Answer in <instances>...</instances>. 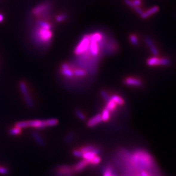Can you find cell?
Returning a JSON list of instances; mask_svg holds the SVG:
<instances>
[{
    "label": "cell",
    "mask_w": 176,
    "mask_h": 176,
    "mask_svg": "<svg viewBox=\"0 0 176 176\" xmlns=\"http://www.w3.org/2000/svg\"><path fill=\"white\" fill-rule=\"evenodd\" d=\"M124 152V151H123ZM126 156L127 163H129L132 168L140 170L151 169L154 165L155 161L153 157L148 152L143 149H137L135 150L132 153H128L127 152H124ZM148 172V171H147Z\"/></svg>",
    "instance_id": "1"
},
{
    "label": "cell",
    "mask_w": 176,
    "mask_h": 176,
    "mask_svg": "<svg viewBox=\"0 0 176 176\" xmlns=\"http://www.w3.org/2000/svg\"><path fill=\"white\" fill-rule=\"evenodd\" d=\"M58 124V120L56 118H49L47 120H34L23 121L17 122L15 126L21 129L33 128L35 129H43L47 127H53Z\"/></svg>",
    "instance_id": "2"
},
{
    "label": "cell",
    "mask_w": 176,
    "mask_h": 176,
    "mask_svg": "<svg viewBox=\"0 0 176 176\" xmlns=\"http://www.w3.org/2000/svg\"><path fill=\"white\" fill-rule=\"evenodd\" d=\"M32 33L34 40L40 44H47L51 42L53 37L52 29L42 27L37 23Z\"/></svg>",
    "instance_id": "3"
},
{
    "label": "cell",
    "mask_w": 176,
    "mask_h": 176,
    "mask_svg": "<svg viewBox=\"0 0 176 176\" xmlns=\"http://www.w3.org/2000/svg\"><path fill=\"white\" fill-rule=\"evenodd\" d=\"M51 8V2H44L34 7L32 10V14L39 19L46 20L50 15Z\"/></svg>",
    "instance_id": "4"
},
{
    "label": "cell",
    "mask_w": 176,
    "mask_h": 176,
    "mask_svg": "<svg viewBox=\"0 0 176 176\" xmlns=\"http://www.w3.org/2000/svg\"><path fill=\"white\" fill-rule=\"evenodd\" d=\"M90 45V40L89 34L84 35L78 43L74 50V53L76 55H81L87 53L89 50Z\"/></svg>",
    "instance_id": "5"
},
{
    "label": "cell",
    "mask_w": 176,
    "mask_h": 176,
    "mask_svg": "<svg viewBox=\"0 0 176 176\" xmlns=\"http://www.w3.org/2000/svg\"><path fill=\"white\" fill-rule=\"evenodd\" d=\"M146 63L149 67H155L160 65L165 66L169 65L170 61L167 58H160L157 56H153L148 59Z\"/></svg>",
    "instance_id": "6"
},
{
    "label": "cell",
    "mask_w": 176,
    "mask_h": 176,
    "mask_svg": "<svg viewBox=\"0 0 176 176\" xmlns=\"http://www.w3.org/2000/svg\"><path fill=\"white\" fill-rule=\"evenodd\" d=\"M19 85H20L21 92L24 96V100H25V101L26 102V104H27V105L29 107L33 108L34 106L33 102L30 95H29V90H28L26 83L24 81H21Z\"/></svg>",
    "instance_id": "7"
},
{
    "label": "cell",
    "mask_w": 176,
    "mask_h": 176,
    "mask_svg": "<svg viewBox=\"0 0 176 176\" xmlns=\"http://www.w3.org/2000/svg\"><path fill=\"white\" fill-rule=\"evenodd\" d=\"M75 172L72 167L67 165H62L56 169L57 176H73Z\"/></svg>",
    "instance_id": "8"
},
{
    "label": "cell",
    "mask_w": 176,
    "mask_h": 176,
    "mask_svg": "<svg viewBox=\"0 0 176 176\" xmlns=\"http://www.w3.org/2000/svg\"><path fill=\"white\" fill-rule=\"evenodd\" d=\"M61 75L67 78H73L74 76L73 69L70 68V66L67 63H64L62 64L61 67Z\"/></svg>",
    "instance_id": "9"
},
{
    "label": "cell",
    "mask_w": 176,
    "mask_h": 176,
    "mask_svg": "<svg viewBox=\"0 0 176 176\" xmlns=\"http://www.w3.org/2000/svg\"><path fill=\"white\" fill-rule=\"evenodd\" d=\"M123 83L125 85L129 87H140L142 85V82L141 80L133 77H129L126 78L124 80Z\"/></svg>",
    "instance_id": "10"
},
{
    "label": "cell",
    "mask_w": 176,
    "mask_h": 176,
    "mask_svg": "<svg viewBox=\"0 0 176 176\" xmlns=\"http://www.w3.org/2000/svg\"><path fill=\"white\" fill-rule=\"evenodd\" d=\"M101 48L98 42L90 40V45L89 48V52L92 56L97 57L100 53Z\"/></svg>",
    "instance_id": "11"
},
{
    "label": "cell",
    "mask_w": 176,
    "mask_h": 176,
    "mask_svg": "<svg viewBox=\"0 0 176 176\" xmlns=\"http://www.w3.org/2000/svg\"><path fill=\"white\" fill-rule=\"evenodd\" d=\"M102 118L101 114H97L94 117L90 118L87 121V126L89 128H93L98 125L102 122Z\"/></svg>",
    "instance_id": "12"
},
{
    "label": "cell",
    "mask_w": 176,
    "mask_h": 176,
    "mask_svg": "<svg viewBox=\"0 0 176 176\" xmlns=\"http://www.w3.org/2000/svg\"><path fill=\"white\" fill-rule=\"evenodd\" d=\"M159 11V7L157 6L151 7L146 11H143L142 15L141 16V17L142 19H146L153 16V14H156Z\"/></svg>",
    "instance_id": "13"
},
{
    "label": "cell",
    "mask_w": 176,
    "mask_h": 176,
    "mask_svg": "<svg viewBox=\"0 0 176 176\" xmlns=\"http://www.w3.org/2000/svg\"><path fill=\"white\" fill-rule=\"evenodd\" d=\"M88 164L89 163L88 161L84 159L80 162L77 163L74 165V166L72 167V168L75 173H80L88 166Z\"/></svg>",
    "instance_id": "14"
},
{
    "label": "cell",
    "mask_w": 176,
    "mask_h": 176,
    "mask_svg": "<svg viewBox=\"0 0 176 176\" xmlns=\"http://www.w3.org/2000/svg\"><path fill=\"white\" fill-rule=\"evenodd\" d=\"M145 41H146V44L149 47V49H150L151 52H152V53L153 54V55H155V56L157 55L158 54V50H157L156 46L154 45V44H153V41H152V40L149 37H146V39H145Z\"/></svg>",
    "instance_id": "15"
},
{
    "label": "cell",
    "mask_w": 176,
    "mask_h": 176,
    "mask_svg": "<svg viewBox=\"0 0 176 176\" xmlns=\"http://www.w3.org/2000/svg\"><path fill=\"white\" fill-rule=\"evenodd\" d=\"M110 99L115 102L117 105L122 106L125 104V101L123 98L118 95H112L111 96H110Z\"/></svg>",
    "instance_id": "16"
},
{
    "label": "cell",
    "mask_w": 176,
    "mask_h": 176,
    "mask_svg": "<svg viewBox=\"0 0 176 176\" xmlns=\"http://www.w3.org/2000/svg\"><path fill=\"white\" fill-rule=\"evenodd\" d=\"M101 115L102 121L103 122H107L110 118L111 112L106 108H105L103 109Z\"/></svg>",
    "instance_id": "17"
},
{
    "label": "cell",
    "mask_w": 176,
    "mask_h": 176,
    "mask_svg": "<svg viewBox=\"0 0 176 176\" xmlns=\"http://www.w3.org/2000/svg\"><path fill=\"white\" fill-rule=\"evenodd\" d=\"M33 137L34 138V140L35 141V142H37L40 146H44L45 145V142L44 141V140L42 139V137H41L40 135H39V133H38L37 132H34L33 133Z\"/></svg>",
    "instance_id": "18"
},
{
    "label": "cell",
    "mask_w": 176,
    "mask_h": 176,
    "mask_svg": "<svg viewBox=\"0 0 176 176\" xmlns=\"http://www.w3.org/2000/svg\"><path fill=\"white\" fill-rule=\"evenodd\" d=\"M117 105L115 104V102L112 101L111 99H110L108 101L106 102V106L105 108L109 110L110 112H114L117 108Z\"/></svg>",
    "instance_id": "19"
},
{
    "label": "cell",
    "mask_w": 176,
    "mask_h": 176,
    "mask_svg": "<svg viewBox=\"0 0 176 176\" xmlns=\"http://www.w3.org/2000/svg\"><path fill=\"white\" fill-rule=\"evenodd\" d=\"M74 75L78 77H84L87 75L86 70L82 69H73Z\"/></svg>",
    "instance_id": "20"
},
{
    "label": "cell",
    "mask_w": 176,
    "mask_h": 176,
    "mask_svg": "<svg viewBox=\"0 0 176 176\" xmlns=\"http://www.w3.org/2000/svg\"><path fill=\"white\" fill-rule=\"evenodd\" d=\"M97 156L95 153L93 152L92 151H90V152H85L83 153L82 157L88 161V162H89V161H90L92 159H93L95 157Z\"/></svg>",
    "instance_id": "21"
},
{
    "label": "cell",
    "mask_w": 176,
    "mask_h": 176,
    "mask_svg": "<svg viewBox=\"0 0 176 176\" xmlns=\"http://www.w3.org/2000/svg\"><path fill=\"white\" fill-rule=\"evenodd\" d=\"M22 132V129H21L18 127L14 126L13 128H11L9 130V134L12 135H20Z\"/></svg>",
    "instance_id": "22"
},
{
    "label": "cell",
    "mask_w": 176,
    "mask_h": 176,
    "mask_svg": "<svg viewBox=\"0 0 176 176\" xmlns=\"http://www.w3.org/2000/svg\"><path fill=\"white\" fill-rule=\"evenodd\" d=\"M101 158L100 156H96L93 159H92L90 161H89L88 163L89 164L91 165H97L98 163H101Z\"/></svg>",
    "instance_id": "23"
},
{
    "label": "cell",
    "mask_w": 176,
    "mask_h": 176,
    "mask_svg": "<svg viewBox=\"0 0 176 176\" xmlns=\"http://www.w3.org/2000/svg\"><path fill=\"white\" fill-rule=\"evenodd\" d=\"M129 40L133 45L136 46L138 44V38L135 34H130L129 35Z\"/></svg>",
    "instance_id": "24"
},
{
    "label": "cell",
    "mask_w": 176,
    "mask_h": 176,
    "mask_svg": "<svg viewBox=\"0 0 176 176\" xmlns=\"http://www.w3.org/2000/svg\"><path fill=\"white\" fill-rule=\"evenodd\" d=\"M68 16L67 14L65 13H61L58 15H57L55 17V20L58 22H63L65 20H67Z\"/></svg>",
    "instance_id": "25"
},
{
    "label": "cell",
    "mask_w": 176,
    "mask_h": 176,
    "mask_svg": "<svg viewBox=\"0 0 176 176\" xmlns=\"http://www.w3.org/2000/svg\"><path fill=\"white\" fill-rule=\"evenodd\" d=\"M113 175V172L111 166H107L103 171V176H112Z\"/></svg>",
    "instance_id": "26"
},
{
    "label": "cell",
    "mask_w": 176,
    "mask_h": 176,
    "mask_svg": "<svg viewBox=\"0 0 176 176\" xmlns=\"http://www.w3.org/2000/svg\"><path fill=\"white\" fill-rule=\"evenodd\" d=\"M95 148V146L94 145H86V146H84L82 147L80 149L81 150L82 152L84 153L85 152H88L92 151Z\"/></svg>",
    "instance_id": "27"
},
{
    "label": "cell",
    "mask_w": 176,
    "mask_h": 176,
    "mask_svg": "<svg viewBox=\"0 0 176 176\" xmlns=\"http://www.w3.org/2000/svg\"><path fill=\"white\" fill-rule=\"evenodd\" d=\"M75 113L77 117L81 120H85L86 119V116L80 109H76L75 111Z\"/></svg>",
    "instance_id": "28"
},
{
    "label": "cell",
    "mask_w": 176,
    "mask_h": 176,
    "mask_svg": "<svg viewBox=\"0 0 176 176\" xmlns=\"http://www.w3.org/2000/svg\"><path fill=\"white\" fill-rule=\"evenodd\" d=\"M101 95L106 102L108 101L110 99V97L108 93L105 90H102L101 92Z\"/></svg>",
    "instance_id": "29"
},
{
    "label": "cell",
    "mask_w": 176,
    "mask_h": 176,
    "mask_svg": "<svg viewBox=\"0 0 176 176\" xmlns=\"http://www.w3.org/2000/svg\"><path fill=\"white\" fill-rule=\"evenodd\" d=\"M72 153L74 156L77 157H82L83 153L81 151L80 149H74L72 151Z\"/></svg>",
    "instance_id": "30"
},
{
    "label": "cell",
    "mask_w": 176,
    "mask_h": 176,
    "mask_svg": "<svg viewBox=\"0 0 176 176\" xmlns=\"http://www.w3.org/2000/svg\"><path fill=\"white\" fill-rule=\"evenodd\" d=\"M9 170L8 169L5 168V167H2L0 166V174L2 175H7V174L8 173Z\"/></svg>",
    "instance_id": "31"
},
{
    "label": "cell",
    "mask_w": 176,
    "mask_h": 176,
    "mask_svg": "<svg viewBox=\"0 0 176 176\" xmlns=\"http://www.w3.org/2000/svg\"><path fill=\"white\" fill-rule=\"evenodd\" d=\"M140 176H150L149 172H147V171H146V170H143V171H141V172H140Z\"/></svg>",
    "instance_id": "32"
},
{
    "label": "cell",
    "mask_w": 176,
    "mask_h": 176,
    "mask_svg": "<svg viewBox=\"0 0 176 176\" xmlns=\"http://www.w3.org/2000/svg\"><path fill=\"white\" fill-rule=\"evenodd\" d=\"M73 137V135H68V137H67V138H66V141L67 142H69Z\"/></svg>",
    "instance_id": "33"
},
{
    "label": "cell",
    "mask_w": 176,
    "mask_h": 176,
    "mask_svg": "<svg viewBox=\"0 0 176 176\" xmlns=\"http://www.w3.org/2000/svg\"><path fill=\"white\" fill-rule=\"evenodd\" d=\"M4 19V17L2 14L0 13V22H2Z\"/></svg>",
    "instance_id": "34"
},
{
    "label": "cell",
    "mask_w": 176,
    "mask_h": 176,
    "mask_svg": "<svg viewBox=\"0 0 176 176\" xmlns=\"http://www.w3.org/2000/svg\"><path fill=\"white\" fill-rule=\"evenodd\" d=\"M140 176V175H138V176Z\"/></svg>",
    "instance_id": "35"
}]
</instances>
